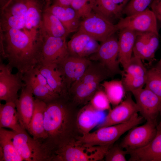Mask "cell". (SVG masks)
I'll return each mask as SVG.
<instances>
[{"mask_svg":"<svg viewBox=\"0 0 161 161\" xmlns=\"http://www.w3.org/2000/svg\"><path fill=\"white\" fill-rule=\"evenodd\" d=\"M76 106L69 97H60L46 103L44 126L47 137L44 144L52 156L62 145L77 136Z\"/></svg>","mask_w":161,"mask_h":161,"instance_id":"6da1fadb","label":"cell"},{"mask_svg":"<svg viewBox=\"0 0 161 161\" xmlns=\"http://www.w3.org/2000/svg\"><path fill=\"white\" fill-rule=\"evenodd\" d=\"M38 47L37 41L22 30L0 27L1 57L23 75L38 64Z\"/></svg>","mask_w":161,"mask_h":161,"instance_id":"7a4b0ae2","label":"cell"},{"mask_svg":"<svg viewBox=\"0 0 161 161\" xmlns=\"http://www.w3.org/2000/svg\"><path fill=\"white\" fill-rule=\"evenodd\" d=\"M112 76L100 63L92 61L83 75L70 88V99L77 106L86 104L101 87V83Z\"/></svg>","mask_w":161,"mask_h":161,"instance_id":"3957f363","label":"cell"},{"mask_svg":"<svg viewBox=\"0 0 161 161\" xmlns=\"http://www.w3.org/2000/svg\"><path fill=\"white\" fill-rule=\"evenodd\" d=\"M110 146L92 145L73 138L55 151L52 161L102 160Z\"/></svg>","mask_w":161,"mask_h":161,"instance_id":"277c9868","label":"cell"},{"mask_svg":"<svg viewBox=\"0 0 161 161\" xmlns=\"http://www.w3.org/2000/svg\"><path fill=\"white\" fill-rule=\"evenodd\" d=\"M143 119L137 114L126 122L99 128L93 132L78 136L76 138L92 145L111 146L126 132L141 123Z\"/></svg>","mask_w":161,"mask_h":161,"instance_id":"5b68a950","label":"cell"},{"mask_svg":"<svg viewBox=\"0 0 161 161\" xmlns=\"http://www.w3.org/2000/svg\"><path fill=\"white\" fill-rule=\"evenodd\" d=\"M36 38L39 43L38 65L58 64L69 55L66 38L51 36L41 29Z\"/></svg>","mask_w":161,"mask_h":161,"instance_id":"8992f818","label":"cell"},{"mask_svg":"<svg viewBox=\"0 0 161 161\" xmlns=\"http://www.w3.org/2000/svg\"><path fill=\"white\" fill-rule=\"evenodd\" d=\"M26 131H10L13 143L24 161H52V154L44 143L34 139Z\"/></svg>","mask_w":161,"mask_h":161,"instance_id":"52a82bcc","label":"cell"},{"mask_svg":"<svg viewBox=\"0 0 161 161\" xmlns=\"http://www.w3.org/2000/svg\"><path fill=\"white\" fill-rule=\"evenodd\" d=\"M78 30L101 42L118 31L115 24L93 11L80 21Z\"/></svg>","mask_w":161,"mask_h":161,"instance_id":"ba28073f","label":"cell"},{"mask_svg":"<svg viewBox=\"0 0 161 161\" xmlns=\"http://www.w3.org/2000/svg\"><path fill=\"white\" fill-rule=\"evenodd\" d=\"M119 52L118 39L113 35L101 42L97 51L88 58L100 63L113 75H121L122 71L119 66Z\"/></svg>","mask_w":161,"mask_h":161,"instance_id":"9c48e42d","label":"cell"},{"mask_svg":"<svg viewBox=\"0 0 161 161\" xmlns=\"http://www.w3.org/2000/svg\"><path fill=\"white\" fill-rule=\"evenodd\" d=\"M13 68L0 61V100L6 103H15L18 98V92L24 86L23 75L18 72L13 74Z\"/></svg>","mask_w":161,"mask_h":161,"instance_id":"30bf717a","label":"cell"},{"mask_svg":"<svg viewBox=\"0 0 161 161\" xmlns=\"http://www.w3.org/2000/svg\"><path fill=\"white\" fill-rule=\"evenodd\" d=\"M157 19L148 8L134 14L121 18L116 24L117 30L129 29L136 32H151L159 35Z\"/></svg>","mask_w":161,"mask_h":161,"instance_id":"8fae6325","label":"cell"},{"mask_svg":"<svg viewBox=\"0 0 161 161\" xmlns=\"http://www.w3.org/2000/svg\"><path fill=\"white\" fill-rule=\"evenodd\" d=\"M157 123L147 121L140 126H136L129 131L120 144L126 150H131L143 147L154 138L157 132Z\"/></svg>","mask_w":161,"mask_h":161,"instance_id":"7c38bea8","label":"cell"},{"mask_svg":"<svg viewBox=\"0 0 161 161\" xmlns=\"http://www.w3.org/2000/svg\"><path fill=\"white\" fill-rule=\"evenodd\" d=\"M147 71L141 60L132 56L121 74L125 91L131 92L143 88L145 85Z\"/></svg>","mask_w":161,"mask_h":161,"instance_id":"4fadbf2b","label":"cell"},{"mask_svg":"<svg viewBox=\"0 0 161 161\" xmlns=\"http://www.w3.org/2000/svg\"><path fill=\"white\" fill-rule=\"evenodd\" d=\"M131 92L135 99L141 116L146 121L157 123L156 119L161 105V99L145 87Z\"/></svg>","mask_w":161,"mask_h":161,"instance_id":"5bb4252c","label":"cell"},{"mask_svg":"<svg viewBox=\"0 0 161 161\" xmlns=\"http://www.w3.org/2000/svg\"><path fill=\"white\" fill-rule=\"evenodd\" d=\"M138 112V106L129 94L124 100L109 110L98 128L126 122Z\"/></svg>","mask_w":161,"mask_h":161,"instance_id":"9a60e30c","label":"cell"},{"mask_svg":"<svg viewBox=\"0 0 161 161\" xmlns=\"http://www.w3.org/2000/svg\"><path fill=\"white\" fill-rule=\"evenodd\" d=\"M92 61L87 58L69 55L57 64L69 92L72 86L83 75Z\"/></svg>","mask_w":161,"mask_h":161,"instance_id":"2e32d148","label":"cell"},{"mask_svg":"<svg viewBox=\"0 0 161 161\" xmlns=\"http://www.w3.org/2000/svg\"><path fill=\"white\" fill-rule=\"evenodd\" d=\"M50 4L47 0L29 1L23 31L35 40L40 28L43 13Z\"/></svg>","mask_w":161,"mask_h":161,"instance_id":"e0dca14e","label":"cell"},{"mask_svg":"<svg viewBox=\"0 0 161 161\" xmlns=\"http://www.w3.org/2000/svg\"><path fill=\"white\" fill-rule=\"evenodd\" d=\"M67 45L70 55L87 58L97 51L100 44L89 35L78 30L67 42Z\"/></svg>","mask_w":161,"mask_h":161,"instance_id":"ac0fdd59","label":"cell"},{"mask_svg":"<svg viewBox=\"0 0 161 161\" xmlns=\"http://www.w3.org/2000/svg\"><path fill=\"white\" fill-rule=\"evenodd\" d=\"M159 35L151 32H137L133 50L134 56L142 61L154 59L159 44Z\"/></svg>","mask_w":161,"mask_h":161,"instance_id":"d6986e66","label":"cell"},{"mask_svg":"<svg viewBox=\"0 0 161 161\" xmlns=\"http://www.w3.org/2000/svg\"><path fill=\"white\" fill-rule=\"evenodd\" d=\"M36 67L55 93L60 97H69L68 90L57 64H39Z\"/></svg>","mask_w":161,"mask_h":161,"instance_id":"ffe728a7","label":"cell"},{"mask_svg":"<svg viewBox=\"0 0 161 161\" xmlns=\"http://www.w3.org/2000/svg\"><path fill=\"white\" fill-rule=\"evenodd\" d=\"M21 89L15 103L20 123L27 131L33 113L35 98L30 88L25 84Z\"/></svg>","mask_w":161,"mask_h":161,"instance_id":"44dd1931","label":"cell"},{"mask_svg":"<svg viewBox=\"0 0 161 161\" xmlns=\"http://www.w3.org/2000/svg\"><path fill=\"white\" fill-rule=\"evenodd\" d=\"M130 161H161V130L157 131L153 140L145 146L127 150Z\"/></svg>","mask_w":161,"mask_h":161,"instance_id":"7402d4cb","label":"cell"},{"mask_svg":"<svg viewBox=\"0 0 161 161\" xmlns=\"http://www.w3.org/2000/svg\"><path fill=\"white\" fill-rule=\"evenodd\" d=\"M100 112L95 109L89 103L84 105L77 112L76 125L77 132L81 135L89 132L99 124L102 115Z\"/></svg>","mask_w":161,"mask_h":161,"instance_id":"603a6c76","label":"cell"},{"mask_svg":"<svg viewBox=\"0 0 161 161\" xmlns=\"http://www.w3.org/2000/svg\"><path fill=\"white\" fill-rule=\"evenodd\" d=\"M46 10L52 13L58 19L69 34L78 30L80 18L71 6L65 7L52 4Z\"/></svg>","mask_w":161,"mask_h":161,"instance_id":"cb8c5ba5","label":"cell"},{"mask_svg":"<svg viewBox=\"0 0 161 161\" xmlns=\"http://www.w3.org/2000/svg\"><path fill=\"white\" fill-rule=\"evenodd\" d=\"M46 106V103L35 98L33 113L27 130L33 138L44 144L47 137L44 126Z\"/></svg>","mask_w":161,"mask_h":161,"instance_id":"d4e9b609","label":"cell"},{"mask_svg":"<svg viewBox=\"0 0 161 161\" xmlns=\"http://www.w3.org/2000/svg\"><path fill=\"white\" fill-rule=\"evenodd\" d=\"M137 35V32L129 29L120 30L118 39V61L123 69L126 67L132 57Z\"/></svg>","mask_w":161,"mask_h":161,"instance_id":"484cf974","label":"cell"},{"mask_svg":"<svg viewBox=\"0 0 161 161\" xmlns=\"http://www.w3.org/2000/svg\"><path fill=\"white\" fill-rule=\"evenodd\" d=\"M0 128H9L17 132H21L26 130L20 123L15 103H0Z\"/></svg>","mask_w":161,"mask_h":161,"instance_id":"4316f807","label":"cell"},{"mask_svg":"<svg viewBox=\"0 0 161 161\" xmlns=\"http://www.w3.org/2000/svg\"><path fill=\"white\" fill-rule=\"evenodd\" d=\"M22 79L25 85L30 88L35 98L46 103L61 97L40 84L35 79L30 70L23 75Z\"/></svg>","mask_w":161,"mask_h":161,"instance_id":"83f0119b","label":"cell"},{"mask_svg":"<svg viewBox=\"0 0 161 161\" xmlns=\"http://www.w3.org/2000/svg\"><path fill=\"white\" fill-rule=\"evenodd\" d=\"M22 161L12 140L10 131L0 128V161Z\"/></svg>","mask_w":161,"mask_h":161,"instance_id":"f1b7e54d","label":"cell"},{"mask_svg":"<svg viewBox=\"0 0 161 161\" xmlns=\"http://www.w3.org/2000/svg\"><path fill=\"white\" fill-rule=\"evenodd\" d=\"M40 29L47 34L56 37H66L69 35L58 19L46 11L43 13Z\"/></svg>","mask_w":161,"mask_h":161,"instance_id":"f546056e","label":"cell"},{"mask_svg":"<svg viewBox=\"0 0 161 161\" xmlns=\"http://www.w3.org/2000/svg\"><path fill=\"white\" fill-rule=\"evenodd\" d=\"M90 2L92 11L112 22L113 20L120 18L122 13V11L113 0H90Z\"/></svg>","mask_w":161,"mask_h":161,"instance_id":"4dcf8cb0","label":"cell"},{"mask_svg":"<svg viewBox=\"0 0 161 161\" xmlns=\"http://www.w3.org/2000/svg\"><path fill=\"white\" fill-rule=\"evenodd\" d=\"M101 86L112 105L116 106L122 101L126 91L121 80H105Z\"/></svg>","mask_w":161,"mask_h":161,"instance_id":"1f68e13d","label":"cell"},{"mask_svg":"<svg viewBox=\"0 0 161 161\" xmlns=\"http://www.w3.org/2000/svg\"><path fill=\"white\" fill-rule=\"evenodd\" d=\"M29 1L10 0L0 9V15L14 16L24 20Z\"/></svg>","mask_w":161,"mask_h":161,"instance_id":"d6a6232c","label":"cell"},{"mask_svg":"<svg viewBox=\"0 0 161 161\" xmlns=\"http://www.w3.org/2000/svg\"><path fill=\"white\" fill-rule=\"evenodd\" d=\"M145 85L161 99V70L155 67L148 70Z\"/></svg>","mask_w":161,"mask_h":161,"instance_id":"836d02e7","label":"cell"},{"mask_svg":"<svg viewBox=\"0 0 161 161\" xmlns=\"http://www.w3.org/2000/svg\"><path fill=\"white\" fill-rule=\"evenodd\" d=\"M95 93L89 101V103L95 110L103 112L111 109V104L104 90L100 88Z\"/></svg>","mask_w":161,"mask_h":161,"instance_id":"e575fe53","label":"cell"},{"mask_svg":"<svg viewBox=\"0 0 161 161\" xmlns=\"http://www.w3.org/2000/svg\"><path fill=\"white\" fill-rule=\"evenodd\" d=\"M153 0H130L123 8L122 13L129 16L143 11L150 6Z\"/></svg>","mask_w":161,"mask_h":161,"instance_id":"d590c367","label":"cell"},{"mask_svg":"<svg viewBox=\"0 0 161 161\" xmlns=\"http://www.w3.org/2000/svg\"><path fill=\"white\" fill-rule=\"evenodd\" d=\"M127 154V151L124 150L120 145H112L108 148L104 158L106 161H126Z\"/></svg>","mask_w":161,"mask_h":161,"instance_id":"8d00e7d4","label":"cell"},{"mask_svg":"<svg viewBox=\"0 0 161 161\" xmlns=\"http://www.w3.org/2000/svg\"><path fill=\"white\" fill-rule=\"evenodd\" d=\"M90 0H72L70 6L75 10L80 18H83L92 11Z\"/></svg>","mask_w":161,"mask_h":161,"instance_id":"74e56055","label":"cell"},{"mask_svg":"<svg viewBox=\"0 0 161 161\" xmlns=\"http://www.w3.org/2000/svg\"><path fill=\"white\" fill-rule=\"evenodd\" d=\"M150 6L157 19L161 21V0H153Z\"/></svg>","mask_w":161,"mask_h":161,"instance_id":"f35d334b","label":"cell"},{"mask_svg":"<svg viewBox=\"0 0 161 161\" xmlns=\"http://www.w3.org/2000/svg\"><path fill=\"white\" fill-rule=\"evenodd\" d=\"M72 0H53V4L63 6H70Z\"/></svg>","mask_w":161,"mask_h":161,"instance_id":"ab89813d","label":"cell"},{"mask_svg":"<svg viewBox=\"0 0 161 161\" xmlns=\"http://www.w3.org/2000/svg\"><path fill=\"white\" fill-rule=\"evenodd\" d=\"M130 0H113L115 4L122 11Z\"/></svg>","mask_w":161,"mask_h":161,"instance_id":"60d3db41","label":"cell"},{"mask_svg":"<svg viewBox=\"0 0 161 161\" xmlns=\"http://www.w3.org/2000/svg\"><path fill=\"white\" fill-rule=\"evenodd\" d=\"M10 0H0V8L1 9Z\"/></svg>","mask_w":161,"mask_h":161,"instance_id":"b9f144b4","label":"cell"},{"mask_svg":"<svg viewBox=\"0 0 161 161\" xmlns=\"http://www.w3.org/2000/svg\"><path fill=\"white\" fill-rule=\"evenodd\" d=\"M159 113L160 116V120L159 123L157 125V130H161V105L159 110Z\"/></svg>","mask_w":161,"mask_h":161,"instance_id":"7bdbcfd3","label":"cell"},{"mask_svg":"<svg viewBox=\"0 0 161 161\" xmlns=\"http://www.w3.org/2000/svg\"><path fill=\"white\" fill-rule=\"evenodd\" d=\"M155 67L161 70V56L160 60Z\"/></svg>","mask_w":161,"mask_h":161,"instance_id":"ee69618b","label":"cell"},{"mask_svg":"<svg viewBox=\"0 0 161 161\" xmlns=\"http://www.w3.org/2000/svg\"><path fill=\"white\" fill-rule=\"evenodd\" d=\"M48 1H49V2H51V1H50V0H47Z\"/></svg>","mask_w":161,"mask_h":161,"instance_id":"f6af8a7d","label":"cell"}]
</instances>
